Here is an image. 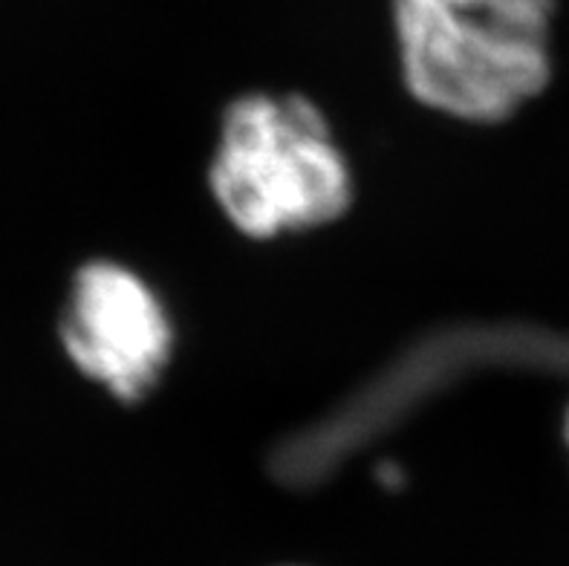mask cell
<instances>
[{
    "label": "cell",
    "mask_w": 569,
    "mask_h": 566,
    "mask_svg": "<svg viewBox=\"0 0 569 566\" xmlns=\"http://www.w3.org/2000/svg\"><path fill=\"white\" fill-rule=\"evenodd\" d=\"M556 0H393L399 50L417 99L498 122L549 81Z\"/></svg>",
    "instance_id": "6da1fadb"
},
{
    "label": "cell",
    "mask_w": 569,
    "mask_h": 566,
    "mask_svg": "<svg viewBox=\"0 0 569 566\" xmlns=\"http://www.w3.org/2000/svg\"><path fill=\"white\" fill-rule=\"evenodd\" d=\"M211 188L234 226L254 237L327 222L350 200L345 159L301 96H246L231 105Z\"/></svg>",
    "instance_id": "7a4b0ae2"
},
{
    "label": "cell",
    "mask_w": 569,
    "mask_h": 566,
    "mask_svg": "<svg viewBox=\"0 0 569 566\" xmlns=\"http://www.w3.org/2000/svg\"><path fill=\"white\" fill-rule=\"evenodd\" d=\"M70 359L119 399H139L157 381L171 332L148 287L113 264L81 269L64 318Z\"/></svg>",
    "instance_id": "3957f363"
},
{
    "label": "cell",
    "mask_w": 569,
    "mask_h": 566,
    "mask_svg": "<svg viewBox=\"0 0 569 566\" xmlns=\"http://www.w3.org/2000/svg\"><path fill=\"white\" fill-rule=\"evenodd\" d=\"M567 439H569V419H567Z\"/></svg>",
    "instance_id": "277c9868"
}]
</instances>
